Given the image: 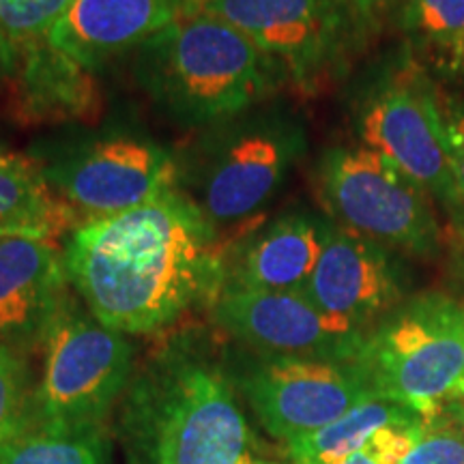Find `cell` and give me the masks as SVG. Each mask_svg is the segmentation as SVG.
<instances>
[{
    "mask_svg": "<svg viewBox=\"0 0 464 464\" xmlns=\"http://www.w3.org/2000/svg\"><path fill=\"white\" fill-rule=\"evenodd\" d=\"M63 263L86 307L119 334H153L189 307L213 304L226 284L216 224L172 189L69 232Z\"/></svg>",
    "mask_w": 464,
    "mask_h": 464,
    "instance_id": "obj_1",
    "label": "cell"
},
{
    "mask_svg": "<svg viewBox=\"0 0 464 464\" xmlns=\"http://www.w3.org/2000/svg\"><path fill=\"white\" fill-rule=\"evenodd\" d=\"M133 73L168 119L194 130L260 106L277 80L246 34L208 14L185 15L144 42Z\"/></svg>",
    "mask_w": 464,
    "mask_h": 464,
    "instance_id": "obj_2",
    "label": "cell"
},
{
    "mask_svg": "<svg viewBox=\"0 0 464 464\" xmlns=\"http://www.w3.org/2000/svg\"><path fill=\"white\" fill-rule=\"evenodd\" d=\"M179 161V185L211 224L265 207L305 150V131L280 108H252L200 130Z\"/></svg>",
    "mask_w": 464,
    "mask_h": 464,
    "instance_id": "obj_3",
    "label": "cell"
},
{
    "mask_svg": "<svg viewBox=\"0 0 464 464\" xmlns=\"http://www.w3.org/2000/svg\"><path fill=\"white\" fill-rule=\"evenodd\" d=\"M357 365L376 396L434 421L464 398V305L443 293L396 305L370 329Z\"/></svg>",
    "mask_w": 464,
    "mask_h": 464,
    "instance_id": "obj_4",
    "label": "cell"
},
{
    "mask_svg": "<svg viewBox=\"0 0 464 464\" xmlns=\"http://www.w3.org/2000/svg\"><path fill=\"white\" fill-rule=\"evenodd\" d=\"M142 393L155 411L153 464H243L249 458L247 420L219 365L170 353Z\"/></svg>",
    "mask_w": 464,
    "mask_h": 464,
    "instance_id": "obj_5",
    "label": "cell"
},
{
    "mask_svg": "<svg viewBox=\"0 0 464 464\" xmlns=\"http://www.w3.org/2000/svg\"><path fill=\"white\" fill-rule=\"evenodd\" d=\"M45 359L33 392L31 428L82 432L108 415L131 374L133 348L92 314L67 305L44 340Z\"/></svg>",
    "mask_w": 464,
    "mask_h": 464,
    "instance_id": "obj_6",
    "label": "cell"
},
{
    "mask_svg": "<svg viewBox=\"0 0 464 464\" xmlns=\"http://www.w3.org/2000/svg\"><path fill=\"white\" fill-rule=\"evenodd\" d=\"M318 185L342 228L415 256L439 252L440 228L430 194L379 150L365 144L327 150L318 164Z\"/></svg>",
    "mask_w": 464,
    "mask_h": 464,
    "instance_id": "obj_7",
    "label": "cell"
},
{
    "mask_svg": "<svg viewBox=\"0 0 464 464\" xmlns=\"http://www.w3.org/2000/svg\"><path fill=\"white\" fill-rule=\"evenodd\" d=\"M357 133L421 189L450 208L464 207L440 123L439 92L420 63L402 56L368 86L357 106Z\"/></svg>",
    "mask_w": 464,
    "mask_h": 464,
    "instance_id": "obj_8",
    "label": "cell"
},
{
    "mask_svg": "<svg viewBox=\"0 0 464 464\" xmlns=\"http://www.w3.org/2000/svg\"><path fill=\"white\" fill-rule=\"evenodd\" d=\"M200 14L241 31L277 80L305 91L340 65L365 28L346 0H211Z\"/></svg>",
    "mask_w": 464,
    "mask_h": 464,
    "instance_id": "obj_9",
    "label": "cell"
},
{
    "mask_svg": "<svg viewBox=\"0 0 464 464\" xmlns=\"http://www.w3.org/2000/svg\"><path fill=\"white\" fill-rule=\"evenodd\" d=\"M50 188L86 219L130 211L179 189V161L138 133L82 140L42 168Z\"/></svg>",
    "mask_w": 464,
    "mask_h": 464,
    "instance_id": "obj_10",
    "label": "cell"
},
{
    "mask_svg": "<svg viewBox=\"0 0 464 464\" xmlns=\"http://www.w3.org/2000/svg\"><path fill=\"white\" fill-rule=\"evenodd\" d=\"M239 385L265 430L284 440L321 430L379 398L357 363L305 357L260 355L243 368Z\"/></svg>",
    "mask_w": 464,
    "mask_h": 464,
    "instance_id": "obj_11",
    "label": "cell"
},
{
    "mask_svg": "<svg viewBox=\"0 0 464 464\" xmlns=\"http://www.w3.org/2000/svg\"><path fill=\"white\" fill-rule=\"evenodd\" d=\"M211 307L226 334L260 355L357 363L370 334L323 312L301 290L224 286Z\"/></svg>",
    "mask_w": 464,
    "mask_h": 464,
    "instance_id": "obj_12",
    "label": "cell"
},
{
    "mask_svg": "<svg viewBox=\"0 0 464 464\" xmlns=\"http://www.w3.org/2000/svg\"><path fill=\"white\" fill-rule=\"evenodd\" d=\"M301 293L327 314L370 332L398 305L400 284L385 247L332 224Z\"/></svg>",
    "mask_w": 464,
    "mask_h": 464,
    "instance_id": "obj_13",
    "label": "cell"
},
{
    "mask_svg": "<svg viewBox=\"0 0 464 464\" xmlns=\"http://www.w3.org/2000/svg\"><path fill=\"white\" fill-rule=\"evenodd\" d=\"M67 271L54 243L0 237V346L24 357L44 344L67 305Z\"/></svg>",
    "mask_w": 464,
    "mask_h": 464,
    "instance_id": "obj_14",
    "label": "cell"
},
{
    "mask_svg": "<svg viewBox=\"0 0 464 464\" xmlns=\"http://www.w3.org/2000/svg\"><path fill=\"white\" fill-rule=\"evenodd\" d=\"M185 15V0H73L45 39L91 72Z\"/></svg>",
    "mask_w": 464,
    "mask_h": 464,
    "instance_id": "obj_15",
    "label": "cell"
},
{
    "mask_svg": "<svg viewBox=\"0 0 464 464\" xmlns=\"http://www.w3.org/2000/svg\"><path fill=\"white\" fill-rule=\"evenodd\" d=\"M11 112L22 125L92 121L102 108L95 73L56 50L48 39L14 45Z\"/></svg>",
    "mask_w": 464,
    "mask_h": 464,
    "instance_id": "obj_16",
    "label": "cell"
},
{
    "mask_svg": "<svg viewBox=\"0 0 464 464\" xmlns=\"http://www.w3.org/2000/svg\"><path fill=\"white\" fill-rule=\"evenodd\" d=\"M332 224L307 213H286L254 232L226 258L224 286L293 293L304 290L321 258Z\"/></svg>",
    "mask_w": 464,
    "mask_h": 464,
    "instance_id": "obj_17",
    "label": "cell"
},
{
    "mask_svg": "<svg viewBox=\"0 0 464 464\" xmlns=\"http://www.w3.org/2000/svg\"><path fill=\"white\" fill-rule=\"evenodd\" d=\"M75 226L78 213L50 188L42 168L20 155L0 153V237L52 241Z\"/></svg>",
    "mask_w": 464,
    "mask_h": 464,
    "instance_id": "obj_18",
    "label": "cell"
},
{
    "mask_svg": "<svg viewBox=\"0 0 464 464\" xmlns=\"http://www.w3.org/2000/svg\"><path fill=\"white\" fill-rule=\"evenodd\" d=\"M390 426H426V421L406 406L374 398L353 406L321 430L288 440V451L295 464H334L362 450L372 434Z\"/></svg>",
    "mask_w": 464,
    "mask_h": 464,
    "instance_id": "obj_19",
    "label": "cell"
},
{
    "mask_svg": "<svg viewBox=\"0 0 464 464\" xmlns=\"http://www.w3.org/2000/svg\"><path fill=\"white\" fill-rule=\"evenodd\" d=\"M0 464H106V450L95 430L31 428L0 445Z\"/></svg>",
    "mask_w": 464,
    "mask_h": 464,
    "instance_id": "obj_20",
    "label": "cell"
},
{
    "mask_svg": "<svg viewBox=\"0 0 464 464\" xmlns=\"http://www.w3.org/2000/svg\"><path fill=\"white\" fill-rule=\"evenodd\" d=\"M396 22L415 48H448L464 34V0H404Z\"/></svg>",
    "mask_w": 464,
    "mask_h": 464,
    "instance_id": "obj_21",
    "label": "cell"
},
{
    "mask_svg": "<svg viewBox=\"0 0 464 464\" xmlns=\"http://www.w3.org/2000/svg\"><path fill=\"white\" fill-rule=\"evenodd\" d=\"M31 402L24 357L0 346V445L31 430Z\"/></svg>",
    "mask_w": 464,
    "mask_h": 464,
    "instance_id": "obj_22",
    "label": "cell"
},
{
    "mask_svg": "<svg viewBox=\"0 0 464 464\" xmlns=\"http://www.w3.org/2000/svg\"><path fill=\"white\" fill-rule=\"evenodd\" d=\"M73 0H0V28L11 45L44 39Z\"/></svg>",
    "mask_w": 464,
    "mask_h": 464,
    "instance_id": "obj_23",
    "label": "cell"
},
{
    "mask_svg": "<svg viewBox=\"0 0 464 464\" xmlns=\"http://www.w3.org/2000/svg\"><path fill=\"white\" fill-rule=\"evenodd\" d=\"M400 464H464V437L440 421L426 423L421 439Z\"/></svg>",
    "mask_w": 464,
    "mask_h": 464,
    "instance_id": "obj_24",
    "label": "cell"
},
{
    "mask_svg": "<svg viewBox=\"0 0 464 464\" xmlns=\"http://www.w3.org/2000/svg\"><path fill=\"white\" fill-rule=\"evenodd\" d=\"M439 110L448 150L464 155V102L454 100V97L445 100L439 95Z\"/></svg>",
    "mask_w": 464,
    "mask_h": 464,
    "instance_id": "obj_25",
    "label": "cell"
},
{
    "mask_svg": "<svg viewBox=\"0 0 464 464\" xmlns=\"http://www.w3.org/2000/svg\"><path fill=\"white\" fill-rule=\"evenodd\" d=\"M434 67L448 82L464 89V34L448 48L434 50Z\"/></svg>",
    "mask_w": 464,
    "mask_h": 464,
    "instance_id": "obj_26",
    "label": "cell"
},
{
    "mask_svg": "<svg viewBox=\"0 0 464 464\" xmlns=\"http://www.w3.org/2000/svg\"><path fill=\"white\" fill-rule=\"evenodd\" d=\"M402 3L404 0H346L348 7L365 28L374 26L381 17L396 11Z\"/></svg>",
    "mask_w": 464,
    "mask_h": 464,
    "instance_id": "obj_27",
    "label": "cell"
},
{
    "mask_svg": "<svg viewBox=\"0 0 464 464\" xmlns=\"http://www.w3.org/2000/svg\"><path fill=\"white\" fill-rule=\"evenodd\" d=\"M11 67H14V45L0 28V86L9 82Z\"/></svg>",
    "mask_w": 464,
    "mask_h": 464,
    "instance_id": "obj_28",
    "label": "cell"
},
{
    "mask_svg": "<svg viewBox=\"0 0 464 464\" xmlns=\"http://www.w3.org/2000/svg\"><path fill=\"white\" fill-rule=\"evenodd\" d=\"M334 464H385V462H382V458L376 454V451L370 448L368 443H365L362 450L353 451V454L344 456L342 460L334 462Z\"/></svg>",
    "mask_w": 464,
    "mask_h": 464,
    "instance_id": "obj_29",
    "label": "cell"
},
{
    "mask_svg": "<svg viewBox=\"0 0 464 464\" xmlns=\"http://www.w3.org/2000/svg\"><path fill=\"white\" fill-rule=\"evenodd\" d=\"M450 161H451V172H454V179H456L458 194H460V200L464 205V155L450 150Z\"/></svg>",
    "mask_w": 464,
    "mask_h": 464,
    "instance_id": "obj_30",
    "label": "cell"
},
{
    "mask_svg": "<svg viewBox=\"0 0 464 464\" xmlns=\"http://www.w3.org/2000/svg\"><path fill=\"white\" fill-rule=\"evenodd\" d=\"M208 3H211V0H185V15L200 14L202 7H205V5H208Z\"/></svg>",
    "mask_w": 464,
    "mask_h": 464,
    "instance_id": "obj_31",
    "label": "cell"
},
{
    "mask_svg": "<svg viewBox=\"0 0 464 464\" xmlns=\"http://www.w3.org/2000/svg\"><path fill=\"white\" fill-rule=\"evenodd\" d=\"M243 464H274V462H260V460H252V458H247Z\"/></svg>",
    "mask_w": 464,
    "mask_h": 464,
    "instance_id": "obj_32",
    "label": "cell"
},
{
    "mask_svg": "<svg viewBox=\"0 0 464 464\" xmlns=\"http://www.w3.org/2000/svg\"><path fill=\"white\" fill-rule=\"evenodd\" d=\"M460 276H462V284H464V256L460 260Z\"/></svg>",
    "mask_w": 464,
    "mask_h": 464,
    "instance_id": "obj_33",
    "label": "cell"
},
{
    "mask_svg": "<svg viewBox=\"0 0 464 464\" xmlns=\"http://www.w3.org/2000/svg\"><path fill=\"white\" fill-rule=\"evenodd\" d=\"M0 153H3V150H0Z\"/></svg>",
    "mask_w": 464,
    "mask_h": 464,
    "instance_id": "obj_34",
    "label": "cell"
}]
</instances>
